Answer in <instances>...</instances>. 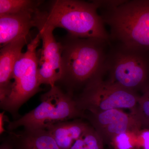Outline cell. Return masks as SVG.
Instances as JSON below:
<instances>
[{
    "mask_svg": "<svg viewBox=\"0 0 149 149\" xmlns=\"http://www.w3.org/2000/svg\"><path fill=\"white\" fill-rule=\"evenodd\" d=\"M99 6L76 0L52 1L47 10H38L34 16L35 27L50 26L66 29L71 36L101 39L110 42L109 35L97 13Z\"/></svg>",
    "mask_w": 149,
    "mask_h": 149,
    "instance_id": "1",
    "label": "cell"
},
{
    "mask_svg": "<svg viewBox=\"0 0 149 149\" xmlns=\"http://www.w3.org/2000/svg\"><path fill=\"white\" fill-rule=\"evenodd\" d=\"M101 6L110 42L149 52V0L101 1Z\"/></svg>",
    "mask_w": 149,
    "mask_h": 149,
    "instance_id": "2",
    "label": "cell"
},
{
    "mask_svg": "<svg viewBox=\"0 0 149 149\" xmlns=\"http://www.w3.org/2000/svg\"><path fill=\"white\" fill-rule=\"evenodd\" d=\"M62 45V66L63 76L71 85H85L106 72L107 46L106 40L83 38L70 35Z\"/></svg>",
    "mask_w": 149,
    "mask_h": 149,
    "instance_id": "3",
    "label": "cell"
},
{
    "mask_svg": "<svg viewBox=\"0 0 149 149\" xmlns=\"http://www.w3.org/2000/svg\"><path fill=\"white\" fill-rule=\"evenodd\" d=\"M109 81L136 93L149 88V52L115 44L110 45L106 61Z\"/></svg>",
    "mask_w": 149,
    "mask_h": 149,
    "instance_id": "4",
    "label": "cell"
},
{
    "mask_svg": "<svg viewBox=\"0 0 149 149\" xmlns=\"http://www.w3.org/2000/svg\"><path fill=\"white\" fill-rule=\"evenodd\" d=\"M41 103L34 109L9 122L8 129L19 127L26 130H46L51 125L83 116L76 102L56 85L41 97Z\"/></svg>",
    "mask_w": 149,
    "mask_h": 149,
    "instance_id": "5",
    "label": "cell"
},
{
    "mask_svg": "<svg viewBox=\"0 0 149 149\" xmlns=\"http://www.w3.org/2000/svg\"><path fill=\"white\" fill-rule=\"evenodd\" d=\"M41 40L39 33L27 45L26 52L21 54L15 63L8 94L1 102V108L6 111L16 113L22 105L39 91L37 48Z\"/></svg>",
    "mask_w": 149,
    "mask_h": 149,
    "instance_id": "6",
    "label": "cell"
},
{
    "mask_svg": "<svg viewBox=\"0 0 149 149\" xmlns=\"http://www.w3.org/2000/svg\"><path fill=\"white\" fill-rule=\"evenodd\" d=\"M139 97L136 93L120 87L102 77L94 79L85 86L77 101L82 111L97 113L112 109H129L136 111Z\"/></svg>",
    "mask_w": 149,
    "mask_h": 149,
    "instance_id": "7",
    "label": "cell"
},
{
    "mask_svg": "<svg viewBox=\"0 0 149 149\" xmlns=\"http://www.w3.org/2000/svg\"><path fill=\"white\" fill-rule=\"evenodd\" d=\"M38 29L42 41V47L39 56L38 80L40 85L46 84L53 87L63 78L62 45L55 39L53 27H41Z\"/></svg>",
    "mask_w": 149,
    "mask_h": 149,
    "instance_id": "8",
    "label": "cell"
},
{
    "mask_svg": "<svg viewBox=\"0 0 149 149\" xmlns=\"http://www.w3.org/2000/svg\"><path fill=\"white\" fill-rule=\"evenodd\" d=\"M88 118L104 141L111 142L120 133L128 131H139L143 126L136 115L128 114L121 109L90 113Z\"/></svg>",
    "mask_w": 149,
    "mask_h": 149,
    "instance_id": "9",
    "label": "cell"
},
{
    "mask_svg": "<svg viewBox=\"0 0 149 149\" xmlns=\"http://www.w3.org/2000/svg\"><path fill=\"white\" fill-rule=\"evenodd\" d=\"M38 10L0 15L1 48L20 38L28 37L30 29L35 27L34 16Z\"/></svg>",
    "mask_w": 149,
    "mask_h": 149,
    "instance_id": "10",
    "label": "cell"
},
{
    "mask_svg": "<svg viewBox=\"0 0 149 149\" xmlns=\"http://www.w3.org/2000/svg\"><path fill=\"white\" fill-rule=\"evenodd\" d=\"M27 37L13 41L1 48L0 52V101L6 98L9 91L14 68L21 55Z\"/></svg>",
    "mask_w": 149,
    "mask_h": 149,
    "instance_id": "11",
    "label": "cell"
},
{
    "mask_svg": "<svg viewBox=\"0 0 149 149\" xmlns=\"http://www.w3.org/2000/svg\"><path fill=\"white\" fill-rule=\"evenodd\" d=\"M90 126L80 120H68L51 125L46 130L52 136L60 149H70Z\"/></svg>",
    "mask_w": 149,
    "mask_h": 149,
    "instance_id": "12",
    "label": "cell"
},
{
    "mask_svg": "<svg viewBox=\"0 0 149 149\" xmlns=\"http://www.w3.org/2000/svg\"><path fill=\"white\" fill-rule=\"evenodd\" d=\"M14 136L15 149H60L46 130H26Z\"/></svg>",
    "mask_w": 149,
    "mask_h": 149,
    "instance_id": "13",
    "label": "cell"
},
{
    "mask_svg": "<svg viewBox=\"0 0 149 149\" xmlns=\"http://www.w3.org/2000/svg\"><path fill=\"white\" fill-rule=\"evenodd\" d=\"M41 1L31 0H0V15L15 14L36 11Z\"/></svg>",
    "mask_w": 149,
    "mask_h": 149,
    "instance_id": "14",
    "label": "cell"
},
{
    "mask_svg": "<svg viewBox=\"0 0 149 149\" xmlns=\"http://www.w3.org/2000/svg\"><path fill=\"white\" fill-rule=\"evenodd\" d=\"M104 142L94 128L90 126L70 149H104Z\"/></svg>",
    "mask_w": 149,
    "mask_h": 149,
    "instance_id": "15",
    "label": "cell"
},
{
    "mask_svg": "<svg viewBox=\"0 0 149 149\" xmlns=\"http://www.w3.org/2000/svg\"><path fill=\"white\" fill-rule=\"evenodd\" d=\"M139 131H128L118 134L111 141L112 146L114 149H138Z\"/></svg>",
    "mask_w": 149,
    "mask_h": 149,
    "instance_id": "16",
    "label": "cell"
},
{
    "mask_svg": "<svg viewBox=\"0 0 149 149\" xmlns=\"http://www.w3.org/2000/svg\"><path fill=\"white\" fill-rule=\"evenodd\" d=\"M138 105L135 114L142 126L149 128V88L143 91L142 96L139 97Z\"/></svg>",
    "mask_w": 149,
    "mask_h": 149,
    "instance_id": "17",
    "label": "cell"
},
{
    "mask_svg": "<svg viewBox=\"0 0 149 149\" xmlns=\"http://www.w3.org/2000/svg\"><path fill=\"white\" fill-rule=\"evenodd\" d=\"M138 149H149V128L141 129L138 133Z\"/></svg>",
    "mask_w": 149,
    "mask_h": 149,
    "instance_id": "18",
    "label": "cell"
},
{
    "mask_svg": "<svg viewBox=\"0 0 149 149\" xmlns=\"http://www.w3.org/2000/svg\"><path fill=\"white\" fill-rule=\"evenodd\" d=\"M0 149H15L13 145L10 143L5 142L1 145Z\"/></svg>",
    "mask_w": 149,
    "mask_h": 149,
    "instance_id": "19",
    "label": "cell"
}]
</instances>
